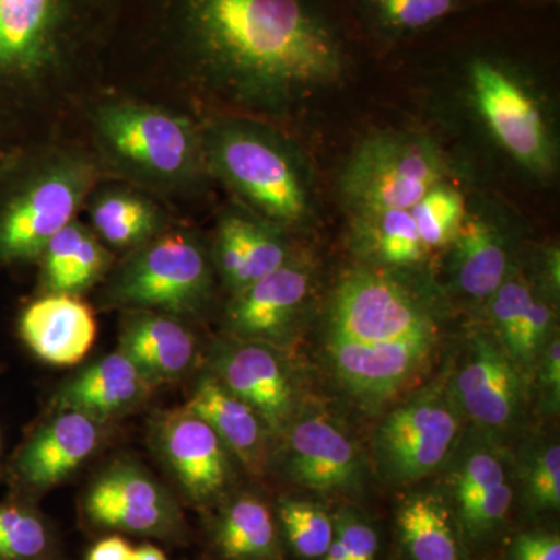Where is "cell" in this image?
Masks as SVG:
<instances>
[{
    "label": "cell",
    "instance_id": "cell-1",
    "mask_svg": "<svg viewBox=\"0 0 560 560\" xmlns=\"http://www.w3.org/2000/svg\"><path fill=\"white\" fill-rule=\"evenodd\" d=\"M198 49L242 97L291 103L340 83L346 55L318 0H190Z\"/></svg>",
    "mask_w": 560,
    "mask_h": 560
},
{
    "label": "cell",
    "instance_id": "cell-2",
    "mask_svg": "<svg viewBox=\"0 0 560 560\" xmlns=\"http://www.w3.org/2000/svg\"><path fill=\"white\" fill-rule=\"evenodd\" d=\"M213 171L275 226L304 223L312 198L302 165L265 128L223 121L202 142Z\"/></svg>",
    "mask_w": 560,
    "mask_h": 560
},
{
    "label": "cell",
    "instance_id": "cell-3",
    "mask_svg": "<svg viewBox=\"0 0 560 560\" xmlns=\"http://www.w3.org/2000/svg\"><path fill=\"white\" fill-rule=\"evenodd\" d=\"M445 178L444 158L431 140L382 132L364 140L350 158L341 197L353 215L410 210Z\"/></svg>",
    "mask_w": 560,
    "mask_h": 560
},
{
    "label": "cell",
    "instance_id": "cell-4",
    "mask_svg": "<svg viewBox=\"0 0 560 560\" xmlns=\"http://www.w3.org/2000/svg\"><path fill=\"white\" fill-rule=\"evenodd\" d=\"M95 121L110 156L143 178L179 184L200 168L202 139L186 117L138 103H110Z\"/></svg>",
    "mask_w": 560,
    "mask_h": 560
},
{
    "label": "cell",
    "instance_id": "cell-5",
    "mask_svg": "<svg viewBox=\"0 0 560 560\" xmlns=\"http://www.w3.org/2000/svg\"><path fill=\"white\" fill-rule=\"evenodd\" d=\"M97 172L86 158L58 154L0 212V260L40 257L47 243L75 219Z\"/></svg>",
    "mask_w": 560,
    "mask_h": 560
},
{
    "label": "cell",
    "instance_id": "cell-6",
    "mask_svg": "<svg viewBox=\"0 0 560 560\" xmlns=\"http://www.w3.org/2000/svg\"><path fill=\"white\" fill-rule=\"evenodd\" d=\"M209 293V264L200 243L171 232L143 243L110 285L109 301L178 316L200 311Z\"/></svg>",
    "mask_w": 560,
    "mask_h": 560
},
{
    "label": "cell",
    "instance_id": "cell-7",
    "mask_svg": "<svg viewBox=\"0 0 560 560\" xmlns=\"http://www.w3.org/2000/svg\"><path fill=\"white\" fill-rule=\"evenodd\" d=\"M330 338L359 342L438 340L436 318L407 283L378 268L349 272L335 291Z\"/></svg>",
    "mask_w": 560,
    "mask_h": 560
},
{
    "label": "cell",
    "instance_id": "cell-8",
    "mask_svg": "<svg viewBox=\"0 0 560 560\" xmlns=\"http://www.w3.org/2000/svg\"><path fill=\"white\" fill-rule=\"evenodd\" d=\"M471 101L490 135L518 164L537 175L552 171L555 149L539 103L511 70L489 58L469 66Z\"/></svg>",
    "mask_w": 560,
    "mask_h": 560
},
{
    "label": "cell",
    "instance_id": "cell-9",
    "mask_svg": "<svg viewBox=\"0 0 560 560\" xmlns=\"http://www.w3.org/2000/svg\"><path fill=\"white\" fill-rule=\"evenodd\" d=\"M458 431V412L451 401L441 394H425L383 420L378 460L393 480H419L447 458Z\"/></svg>",
    "mask_w": 560,
    "mask_h": 560
},
{
    "label": "cell",
    "instance_id": "cell-10",
    "mask_svg": "<svg viewBox=\"0 0 560 560\" xmlns=\"http://www.w3.org/2000/svg\"><path fill=\"white\" fill-rule=\"evenodd\" d=\"M312 291V271L287 260L278 270L234 294L228 308V327L241 340L278 345L305 312Z\"/></svg>",
    "mask_w": 560,
    "mask_h": 560
},
{
    "label": "cell",
    "instance_id": "cell-11",
    "mask_svg": "<svg viewBox=\"0 0 560 560\" xmlns=\"http://www.w3.org/2000/svg\"><path fill=\"white\" fill-rule=\"evenodd\" d=\"M436 341L359 342L329 337L327 352L346 389L360 399L382 400L418 377Z\"/></svg>",
    "mask_w": 560,
    "mask_h": 560
},
{
    "label": "cell",
    "instance_id": "cell-12",
    "mask_svg": "<svg viewBox=\"0 0 560 560\" xmlns=\"http://www.w3.org/2000/svg\"><path fill=\"white\" fill-rule=\"evenodd\" d=\"M217 378L249 405L268 430L289 427L294 410V386L289 366L272 345L241 340L224 346L217 357Z\"/></svg>",
    "mask_w": 560,
    "mask_h": 560
},
{
    "label": "cell",
    "instance_id": "cell-13",
    "mask_svg": "<svg viewBox=\"0 0 560 560\" xmlns=\"http://www.w3.org/2000/svg\"><path fill=\"white\" fill-rule=\"evenodd\" d=\"M88 517L103 528L165 536L178 525V512L149 475L130 466L105 471L84 500Z\"/></svg>",
    "mask_w": 560,
    "mask_h": 560
},
{
    "label": "cell",
    "instance_id": "cell-14",
    "mask_svg": "<svg viewBox=\"0 0 560 560\" xmlns=\"http://www.w3.org/2000/svg\"><path fill=\"white\" fill-rule=\"evenodd\" d=\"M158 436L168 466L191 500L202 503L226 488L231 475L226 447L205 420L184 408L162 419Z\"/></svg>",
    "mask_w": 560,
    "mask_h": 560
},
{
    "label": "cell",
    "instance_id": "cell-15",
    "mask_svg": "<svg viewBox=\"0 0 560 560\" xmlns=\"http://www.w3.org/2000/svg\"><path fill=\"white\" fill-rule=\"evenodd\" d=\"M61 411L18 455L14 471L25 488L49 489L66 480L101 444V420L80 411Z\"/></svg>",
    "mask_w": 560,
    "mask_h": 560
},
{
    "label": "cell",
    "instance_id": "cell-16",
    "mask_svg": "<svg viewBox=\"0 0 560 560\" xmlns=\"http://www.w3.org/2000/svg\"><path fill=\"white\" fill-rule=\"evenodd\" d=\"M22 340L39 360L72 366L88 355L97 338V320L77 294L49 293L21 316Z\"/></svg>",
    "mask_w": 560,
    "mask_h": 560
},
{
    "label": "cell",
    "instance_id": "cell-17",
    "mask_svg": "<svg viewBox=\"0 0 560 560\" xmlns=\"http://www.w3.org/2000/svg\"><path fill=\"white\" fill-rule=\"evenodd\" d=\"M458 397L471 419L490 429H503L521 411V375L497 342L478 335L458 375Z\"/></svg>",
    "mask_w": 560,
    "mask_h": 560
},
{
    "label": "cell",
    "instance_id": "cell-18",
    "mask_svg": "<svg viewBox=\"0 0 560 560\" xmlns=\"http://www.w3.org/2000/svg\"><path fill=\"white\" fill-rule=\"evenodd\" d=\"M290 469L301 485L320 492L352 486L360 475L355 445L323 416L301 419L289 434Z\"/></svg>",
    "mask_w": 560,
    "mask_h": 560
},
{
    "label": "cell",
    "instance_id": "cell-19",
    "mask_svg": "<svg viewBox=\"0 0 560 560\" xmlns=\"http://www.w3.org/2000/svg\"><path fill=\"white\" fill-rule=\"evenodd\" d=\"M120 352L139 368L153 385L179 381L194 364V335L176 316L135 311L125 319Z\"/></svg>",
    "mask_w": 560,
    "mask_h": 560
},
{
    "label": "cell",
    "instance_id": "cell-20",
    "mask_svg": "<svg viewBox=\"0 0 560 560\" xmlns=\"http://www.w3.org/2000/svg\"><path fill=\"white\" fill-rule=\"evenodd\" d=\"M153 383L125 353L106 355L58 393L57 407L102 420L132 410L150 396Z\"/></svg>",
    "mask_w": 560,
    "mask_h": 560
},
{
    "label": "cell",
    "instance_id": "cell-21",
    "mask_svg": "<svg viewBox=\"0 0 560 560\" xmlns=\"http://www.w3.org/2000/svg\"><path fill=\"white\" fill-rule=\"evenodd\" d=\"M217 260L234 294L278 270L289 260V250L275 224L228 213L220 221Z\"/></svg>",
    "mask_w": 560,
    "mask_h": 560
},
{
    "label": "cell",
    "instance_id": "cell-22",
    "mask_svg": "<svg viewBox=\"0 0 560 560\" xmlns=\"http://www.w3.org/2000/svg\"><path fill=\"white\" fill-rule=\"evenodd\" d=\"M186 410L205 420L249 470L260 471L265 456V423L257 412L217 377L198 383Z\"/></svg>",
    "mask_w": 560,
    "mask_h": 560
},
{
    "label": "cell",
    "instance_id": "cell-23",
    "mask_svg": "<svg viewBox=\"0 0 560 560\" xmlns=\"http://www.w3.org/2000/svg\"><path fill=\"white\" fill-rule=\"evenodd\" d=\"M453 243V275L458 289L474 300H488L508 279L510 257L490 221L466 213Z\"/></svg>",
    "mask_w": 560,
    "mask_h": 560
},
{
    "label": "cell",
    "instance_id": "cell-24",
    "mask_svg": "<svg viewBox=\"0 0 560 560\" xmlns=\"http://www.w3.org/2000/svg\"><path fill=\"white\" fill-rule=\"evenodd\" d=\"M43 283L49 293L79 294L108 270L110 254L75 220L58 232L43 254Z\"/></svg>",
    "mask_w": 560,
    "mask_h": 560
},
{
    "label": "cell",
    "instance_id": "cell-25",
    "mask_svg": "<svg viewBox=\"0 0 560 560\" xmlns=\"http://www.w3.org/2000/svg\"><path fill=\"white\" fill-rule=\"evenodd\" d=\"M57 0H0V68L28 72L49 50Z\"/></svg>",
    "mask_w": 560,
    "mask_h": 560
},
{
    "label": "cell",
    "instance_id": "cell-26",
    "mask_svg": "<svg viewBox=\"0 0 560 560\" xmlns=\"http://www.w3.org/2000/svg\"><path fill=\"white\" fill-rule=\"evenodd\" d=\"M357 249L382 268H408L430 253L420 238L411 210L363 213L353 221Z\"/></svg>",
    "mask_w": 560,
    "mask_h": 560
},
{
    "label": "cell",
    "instance_id": "cell-27",
    "mask_svg": "<svg viewBox=\"0 0 560 560\" xmlns=\"http://www.w3.org/2000/svg\"><path fill=\"white\" fill-rule=\"evenodd\" d=\"M217 544L228 560H264L276 552L270 510L254 497H242L221 515Z\"/></svg>",
    "mask_w": 560,
    "mask_h": 560
},
{
    "label": "cell",
    "instance_id": "cell-28",
    "mask_svg": "<svg viewBox=\"0 0 560 560\" xmlns=\"http://www.w3.org/2000/svg\"><path fill=\"white\" fill-rule=\"evenodd\" d=\"M92 224L98 237L116 248L149 242L160 228V210L131 191H106L92 206Z\"/></svg>",
    "mask_w": 560,
    "mask_h": 560
},
{
    "label": "cell",
    "instance_id": "cell-29",
    "mask_svg": "<svg viewBox=\"0 0 560 560\" xmlns=\"http://www.w3.org/2000/svg\"><path fill=\"white\" fill-rule=\"evenodd\" d=\"M401 540L415 560H459L458 540L444 504L431 495L408 500L399 511Z\"/></svg>",
    "mask_w": 560,
    "mask_h": 560
},
{
    "label": "cell",
    "instance_id": "cell-30",
    "mask_svg": "<svg viewBox=\"0 0 560 560\" xmlns=\"http://www.w3.org/2000/svg\"><path fill=\"white\" fill-rule=\"evenodd\" d=\"M410 210L420 238L429 250L452 243L467 213L464 195L447 183L433 187Z\"/></svg>",
    "mask_w": 560,
    "mask_h": 560
},
{
    "label": "cell",
    "instance_id": "cell-31",
    "mask_svg": "<svg viewBox=\"0 0 560 560\" xmlns=\"http://www.w3.org/2000/svg\"><path fill=\"white\" fill-rule=\"evenodd\" d=\"M49 550V529L35 511L0 504V560H44Z\"/></svg>",
    "mask_w": 560,
    "mask_h": 560
},
{
    "label": "cell",
    "instance_id": "cell-32",
    "mask_svg": "<svg viewBox=\"0 0 560 560\" xmlns=\"http://www.w3.org/2000/svg\"><path fill=\"white\" fill-rule=\"evenodd\" d=\"M375 27L393 35L429 28L452 14L458 0H361Z\"/></svg>",
    "mask_w": 560,
    "mask_h": 560
},
{
    "label": "cell",
    "instance_id": "cell-33",
    "mask_svg": "<svg viewBox=\"0 0 560 560\" xmlns=\"http://www.w3.org/2000/svg\"><path fill=\"white\" fill-rule=\"evenodd\" d=\"M280 521L298 555L305 559L324 558L335 537V525L326 510L308 501L283 500Z\"/></svg>",
    "mask_w": 560,
    "mask_h": 560
},
{
    "label": "cell",
    "instance_id": "cell-34",
    "mask_svg": "<svg viewBox=\"0 0 560 560\" xmlns=\"http://www.w3.org/2000/svg\"><path fill=\"white\" fill-rule=\"evenodd\" d=\"M534 298L536 296L530 291L528 283L517 278L504 280L500 289L490 298L492 300L490 312H492L493 326L500 337V346L512 361H514L515 349H517L523 320L526 318Z\"/></svg>",
    "mask_w": 560,
    "mask_h": 560
},
{
    "label": "cell",
    "instance_id": "cell-35",
    "mask_svg": "<svg viewBox=\"0 0 560 560\" xmlns=\"http://www.w3.org/2000/svg\"><path fill=\"white\" fill-rule=\"evenodd\" d=\"M511 503V486L504 481L470 499L460 500V518L470 533L481 534L503 521L504 515L510 511Z\"/></svg>",
    "mask_w": 560,
    "mask_h": 560
},
{
    "label": "cell",
    "instance_id": "cell-36",
    "mask_svg": "<svg viewBox=\"0 0 560 560\" xmlns=\"http://www.w3.org/2000/svg\"><path fill=\"white\" fill-rule=\"evenodd\" d=\"M529 497L540 510H559L560 506V448L550 445L539 453L529 467Z\"/></svg>",
    "mask_w": 560,
    "mask_h": 560
},
{
    "label": "cell",
    "instance_id": "cell-37",
    "mask_svg": "<svg viewBox=\"0 0 560 560\" xmlns=\"http://www.w3.org/2000/svg\"><path fill=\"white\" fill-rule=\"evenodd\" d=\"M506 481V471L497 456L478 452L464 464L456 481L458 501L470 499Z\"/></svg>",
    "mask_w": 560,
    "mask_h": 560
},
{
    "label": "cell",
    "instance_id": "cell-38",
    "mask_svg": "<svg viewBox=\"0 0 560 560\" xmlns=\"http://www.w3.org/2000/svg\"><path fill=\"white\" fill-rule=\"evenodd\" d=\"M551 324L550 307L534 298L526 318L523 320L521 334H518L517 349H515L514 355L515 364L517 361L523 364L533 363L550 335Z\"/></svg>",
    "mask_w": 560,
    "mask_h": 560
},
{
    "label": "cell",
    "instance_id": "cell-39",
    "mask_svg": "<svg viewBox=\"0 0 560 560\" xmlns=\"http://www.w3.org/2000/svg\"><path fill=\"white\" fill-rule=\"evenodd\" d=\"M335 533L345 545L348 560H375L378 550L377 534L368 523L352 514L338 518Z\"/></svg>",
    "mask_w": 560,
    "mask_h": 560
},
{
    "label": "cell",
    "instance_id": "cell-40",
    "mask_svg": "<svg viewBox=\"0 0 560 560\" xmlns=\"http://www.w3.org/2000/svg\"><path fill=\"white\" fill-rule=\"evenodd\" d=\"M512 560H560V540L556 534H522L512 545Z\"/></svg>",
    "mask_w": 560,
    "mask_h": 560
},
{
    "label": "cell",
    "instance_id": "cell-41",
    "mask_svg": "<svg viewBox=\"0 0 560 560\" xmlns=\"http://www.w3.org/2000/svg\"><path fill=\"white\" fill-rule=\"evenodd\" d=\"M541 368V386L550 400L551 408H558L560 397V342L551 340L545 353Z\"/></svg>",
    "mask_w": 560,
    "mask_h": 560
},
{
    "label": "cell",
    "instance_id": "cell-42",
    "mask_svg": "<svg viewBox=\"0 0 560 560\" xmlns=\"http://www.w3.org/2000/svg\"><path fill=\"white\" fill-rule=\"evenodd\" d=\"M132 547L124 537L110 536L95 544L88 560H131Z\"/></svg>",
    "mask_w": 560,
    "mask_h": 560
},
{
    "label": "cell",
    "instance_id": "cell-43",
    "mask_svg": "<svg viewBox=\"0 0 560 560\" xmlns=\"http://www.w3.org/2000/svg\"><path fill=\"white\" fill-rule=\"evenodd\" d=\"M131 560H167V558L160 548L142 545V547L132 548Z\"/></svg>",
    "mask_w": 560,
    "mask_h": 560
},
{
    "label": "cell",
    "instance_id": "cell-44",
    "mask_svg": "<svg viewBox=\"0 0 560 560\" xmlns=\"http://www.w3.org/2000/svg\"><path fill=\"white\" fill-rule=\"evenodd\" d=\"M324 560H348V555H346L345 545L338 534L335 533L334 540H331L329 550L324 555Z\"/></svg>",
    "mask_w": 560,
    "mask_h": 560
}]
</instances>
